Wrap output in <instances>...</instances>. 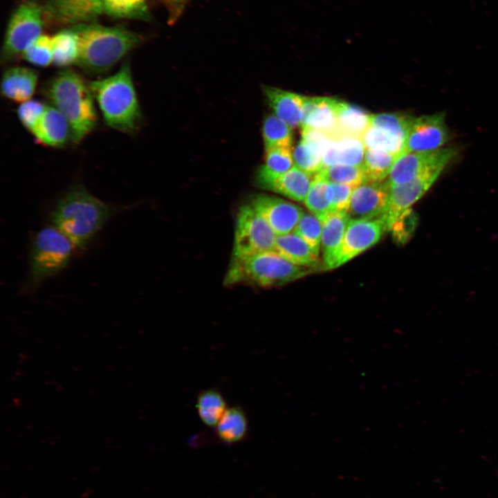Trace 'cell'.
I'll return each instance as SVG.
<instances>
[{
	"mask_svg": "<svg viewBox=\"0 0 498 498\" xmlns=\"http://www.w3.org/2000/svg\"><path fill=\"white\" fill-rule=\"evenodd\" d=\"M414 117L402 113L372 115L371 124L384 128L407 141Z\"/></svg>",
	"mask_w": 498,
	"mask_h": 498,
	"instance_id": "d590c367",
	"label": "cell"
},
{
	"mask_svg": "<svg viewBox=\"0 0 498 498\" xmlns=\"http://www.w3.org/2000/svg\"><path fill=\"white\" fill-rule=\"evenodd\" d=\"M169 13V22L173 24L182 15L190 0H163Z\"/></svg>",
	"mask_w": 498,
	"mask_h": 498,
	"instance_id": "b9f144b4",
	"label": "cell"
},
{
	"mask_svg": "<svg viewBox=\"0 0 498 498\" xmlns=\"http://www.w3.org/2000/svg\"><path fill=\"white\" fill-rule=\"evenodd\" d=\"M44 17L58 25L93 23L104 12L103 0H47Z\"/></svg>",
	"mask_w": 498,
	"mask_h": 498,
	"instance_id": "5bb4252c",
	"label": "cell"
},
{
	"mask_svg": "<svg viewBox=\"0 0 498 498\" xmlns=\"http://www.w3.org/2000/svg\"><path fill=\"white\" fill-rule=\"evenodd\" d=\"M88 82L105 123L123 133L133 132L141 113L129 62L107 77Z\"/></svg>",
	"mask_w": 498,
	"mask_h": 498,
	"instance_id": "277c9868",
	"label": "cell"
},
{
	"mask_svg": "<svg viewBox=\"0 0 498 498\" xmlns=\"http://www.w3.org/2000/svg\"><path fill=\"white\" fill-rule=\"evenodd\" d=\"M264 93L275 114L291 128L300 126L304 95L273 86H265Z\"/></svg>",
	"mask_w": 498,
	"mask_h": 498,
	"instance_id": "ffe728a7",
	"label": "cell"
},
{
	"mask_svg": "<svg viewBox=\"0 0 498 498\" xmlns=\"http://www.w3.org/2000/svg\"><path fill=\"white\" fill-rule=\"evenodd\" d=\"M416 222V216L410 208L396 217L389 226L387 231L391 232L396 243L403 244L414 232Z\"/></svg>",
	"mask_w": 498,
	"mask_h": 498,
	"instance_id": "f35d334b",
	"label": "cell"
},
{
	"mask_svg": "<svg viewBox=\"0 0 498 498\" xmlns=\"http://www.w3.org/2000/svg\"><path fill=\"white\" fill-rule=\"evenodd\" d=\"M366 149H377L389 151L397 156L406 151V141L391 131L371 124L362 138Z\"/></svg>",
	"mask_w": 498,
	"mask_h": 498,
	"instance_id": "f546056e",
	"label": "cell"
},
{
	"mask_svg": "<svg viewBox=\"0 0 498 498\" xmlns=\"http://www.w3.org/2000/svg\"><path fill=\"white\" fill-rule=\"evenodd\" d=\"M196 409L200 420L205 425L215 427L228 407L221 393L214 388H210L198 394Z\"/></svg>",
	"mask_w": 498,
	"mask_h": 498,
	"instance_id": "f1b7e54d",
	"label": "cell"
},
{
	"mask_svg": "<svg viewBox=\"0 0 498 498\" xmlns=\"http://www.w3.org/2000/svg\"><path fill=\"white\" fill-rule=\"evenodd\" d=\"M73 246L53 225L39 230L30 245L28 273L24 289L33 292L45 280L63 270L71 259Z\"/></svg>",
	"mask_w": 498,
	"mask_h": 498,
	"instance_id": "8992f818",
	"label": "cell"
},
{
	"mask_svg": "<svg viewBox=\"0 0 498 498\" xmlns=\"http://www.w3.org/2000/svg\"><path fill=\"white\" fill-rule=\"evenodd\" d=\"M350 219L346 212L332 211L320 221L321 247L325 270L335 268L337 256Z\"/></svg>",
	"mask_w": 498,
	"mask_h": 498,
	"instance_id": "e0dca14e",
	"label": "cell"
},
{
	"mask_svg": "<svg viewBox=\"0 0 498 498\" xmlns=\"http://www.w3.org/2000/svg\"><path fill=\"white\" fill-rule=\"evenodd\" d=\"M47 106L37 100H28L17 108V116L22 125L33 133Z\"/></svg>",
	"mask_w": 498,
	"mask_h": 498,
	"instance_id": "ab89813d",
	"label": "cell"
},
{
	"mask_svg": "<svg viewBox=\"0 0 498 498\" xmlns=\"http://www.w3.org/2000/svg\"><path fill=\"white\" fill-rule=\"evenodd\" d=\"M330 183L333 190L332 210L347 212L354 187L345 184Z\"/></svg>",
	"mask_w": 498,
	"mask_h": 498,
	"instance_id": "60d3db41",
	"label": "cell"
},
{
	"mask_svg": "<svg viewBox=\"0 0 498 498\" xmlns=\"http://www.w3.org/2000/svg\"><path fill=\"white\" fill-rule=\"evenodd\" d=\"M333 190L330 181L320 172L313 176L304 201L311 214L320 221L332 212Z\"/></svg>",
	"mask_w": 498,
	"mask_h": 498,
	"instance_id": "484cf974",
	"label": "cell"
},
{
	"mask_svg": "<svg viewBox=\"0 0 498 498\" xmlns=\"http://www.w3.org/2000/svg\"><path fill=\"white\" fill-rule=\"evenodd\" d=\"M338 99L328 97H304L300 127L325 132L330 136L337 130Z\"/></svg>",
	"mask_w": 498,
	"mask_h": 498,
	"instance_id": "2e32d148",
	"label": "cell"
},
{
	"mask_svg": "<svg viewBox=\"0 0 498 498\" xmlns=\"http://www.w3.org/2000/svg\"><path fill=\"white\" fill-rule=\"evenodd\" d=\"M385 231L380 218L350 219L337 256L335 268L375 245Z\"/></svg>",
	"mask_w": 498,
	"mask_h": 498,
	"instance_id": "30bf717a",
	"label": "cell"
},
{
	"mask_svg": "<svg viewBox=\"0 0 498 498\" xmlns=\"http://www.w3.org/2000/svg\"><path fill=\"white\" fill-rule=\"evenodd\" d=\"M43 94L68 120L71 140L77 143L95 127L98 116L94 97L82 77L71 69H64L43 87Z\"/></svg>",
	"mask_w": 498,
	"mask_h": 498,
	"instance_id": "7a4b0ae2",
	"label": "cell"
},
{
	"mask_svg": "<svg viewBox=\"0 0 498 498\" xmlns=\"http://www.w3.org/2000/svg\"><path fill=\"white\" fill-rule=\"evenodd\" d=\"M399 156L389 151L366 149L362 162L365 181L382 183Z\"/></svg>",
	"mask_w": 498,
	"mask_h": 498,
	"instance_id": "83f0119b",
	"label": "cell"
},
{
	"mask_svg": "<svg viewBox=\"0 0 498 498\" xmlns=\"http://www.w3.org/2000/svg\"><path fill=\"white\" fill-rule=\"evenodd\" d=\"M44 8L36 1L21 2L8 21L1 49V61L8 63L22 55L40 35L44 25Z\"/></svg>",
	"mask_w": 498,
	"mask_h": 498,
	"instance_id": "52a82bcc",
	"label": "cell"
},
{
	"mask_svg": "<svg viewBox=\"0 0 498 498\" xmlns=\"http://www.w3.org/2000/svg\"><path fill=\"white\" fill-rule=\"evenodd\" d=\"M250 204L277 236L293 232L303 210L286 200L266 194L255 196Z\"/></svg>",
	"mask_w": 498,
	"mask_h": 498,
	"instance_id": "7c38bea8",
	"label": "cell"
},
{
	"mask_svg": "<svg viewBox=\"0 0 498 498\" xmlns=\"http://www.w3.org/2000/svg\"><path fill=\"white\" fill-rule=\"evenodd\" d=\"M214 428L216 436L222 443L232 444L242 441L248 430L245 411L239 406L228 407Z\"/></svg>",
	"mask_w": 498,
	"mask_h": 498,
	"instance_id": "d4e9b609",
	"label": "cell"
},
{
	"mask_svg": "<svg viewBox=\"0 0 498 498\" xmlns=\"http://www.w3.org/2000/svg\"><path fill=\"white\" fill-rule=\"evenodd\" d=\"M124 209V205L98 199L82 185L77 184L57 199L50 219L75 246L83 249L110 219Z\"/></svg>",
	"mask_w": 498,
	"mask_h": 498,
	"instance_id": "6da1fadb",
	"label": "cell"
},
{
	"mask_svg": "<svg viewBox=\"0 0 498 498\" xmlns=\"http://www.w3.org/2000/svg\"><path fill=\"white\" fill-rule=\"evenodd\" d=\"M53 63L59 67L77 64L80 55V38L73 27L52 37Z\"/></svg>",
	"mask_w": 498,
	"mask_h": 498,
	"instance_id": "4316f807",
	"label": "cell"
},
{
	"mask_svg": "<svg viewBox=\"0 0 498 498\" xmlns=\"http://www.w3.org/2000/svg\"><path fill=\"white\" fill-rule=\"evenodd\" d=\"M293 232L305 241L313 250L319 255L322 223L311 213L304 212L298 221Z\"/></svg>",
	"mask_w": 498,
	"mask_h": 498,
	"instance_id": "e575fe53",
	"label": "cell"
},
{
	"mask_svg": "<svg viewBox=\"0 0 498 498\" xmlns=\"http://www.w3.org/2000/svg\"><path fill=\"white\" fill-rule=\"evenodd\" d=\"M294 166L291 148L273 147L266 149L265 163L258 169L256 183L259 187L267 190L279 176Z\"/></svg>",
	"mask_w": 498,
	"mask_h": 498,
	"instance_id": "7402d4cb",
	"label": "cell"
},
{
	"mask_svg": "<svg viewBox=\"0 0 498 498\" xmlns=\"http://www.w3.org/2000/svg\"><path fill=\"white\" fill-rule=\"evenodd\" d=\"M37 80L38 75L33 68L20 66L8 68L1 78V94L10 100L24 102L30 100Z\"/></svg>",
	"mask_w": 498,
	"mask_h": 498,
	"instance_id": "ac0fdd59",
	"label": "cell"
},
{
	"mask_svg": "<svg viewBox=\"0 0 498 498\" xmlns=\"http://www.w3.org/2000/svg\"><path fill=\"white\" fill-rule=\"evenodd\" d=\"M295 166L314 176L323 168L321 153L313 145L301 140L293 153Z\"/></svg>",
	"mask_w": 498,
	"mask_h": 498,
	"instance_id": "836d02e7",
	"label": "cell"
},
{
	"mask_svg": "<svg viewBox=\"0 0 498 498\" xmlns=\"http://www.w3.org/2000/svg\"><path fill=\"white\" fill-rule=\"evenodd\" d=\"M73 28L80 38L76 64L91 74L110 71L141 42L139 35L123 27L89 23Z\"/></svg>",
	"mask_w": 498,
	"mask_h": 498,
	"instance_id": "3957f363",
	"label": "cell"
},
{
	"mask_svg": "<svg viewBox=\"0 0 498 498\" xmlns=\"http://www.w3.org/2000/svg\"><path fill=\"white\" fill-rule=\"evenodd\" d=\"M331 182L356 187L365 181L362 165H334L320 171Z\"/></svg>",
	"mask_w": 498,
	"mask_h": 498,
	"instance_id": "8d00e7d4",
	"label": "cell"
},
{
	"mask_svg": "<svg viewBox=\"0 0 498 498\" xmlns=\"http://www.w3.org/2000/svg\"><path fill=\"white\" fill-rule=\"evenodd\" d=\"M276 237L251 205H244L239 208L237 215L232 258H245L274 250Z\"/></svg>",
	"mask_w": 498,
	"mask_h": 498,
	"instance_id": "ba28073f",
	"label": "cell"
},
{
	"mask_svg": "<svg viewBox=\"0 0 498 498\" xmlns=\"http://www.w3.org/2000/svg\"><path fill=\"white\" fill-rule=\"evenodd\" d=\"M33 135L38 142L53 147H63L71 140L68 120L53 106H47Z\"/></svg>",
	"mask_w": 498,
	"mask_h": 498,
	"instance_id": "d6986e66",
	"label": "cell"
},
{
	"mask_svg": "<svg viewBox=\"0 0 498 498\" xmlns=\"http://www.w3.org/2000/svg\"><path fill=\"white\" fill-rule=\"evenodd\" d=\"M389 199L385 182L365 181L354 188L347 213L351 219L381 218L387 210Z\"/></svg>",
	"mask_w": 498,
	"mask_h": 498,
	"instance_id": "9a60e30c",
	"label": "cell"
},
{
	"mask_svg": "<svg viewBox=\"0 0 498 498\" xmlns=\"http://www.w3.org/2000/svg\"><path fill=\"white\" fill-rule=\"evenodd\" d=\"M262 136L266 149L273 147L292 148V128L275 114L269 115L264 119Z\"/></svg>",
	"mask_w": 498,
	"mask_h": 498,
	"instance_id": "4dcf8cb0",
	"label": "cell"
},
{
	"mask_svg": "<svg viewBox=\"0 0 498 498\" xmlns=\"http://www.w3.org/2000/svg\"><path fill=\"white\" fill-rule=\"evenodd\" d=\"M333 138L335 140L336 165H362L365 147L361 138L345 134Z\"/></svg>",
	"mask_w": 498,
	"mask_h": 498,
	"instance_id": "1f68e13d",
	"label": "cell"
},
{
	"mask_svg": "<svg viewBox=\"0 0 498 498\" xmlns=\"http://www.w3.org/2000/svg\"><path fill=\"white\" fill-rule=\"evenodd\" d=\"M456 154L454 147L424 152H405L396 160L385 183L388 186L404 184L433 169H445Z\"/></svg>",
	"mask_w": 498,
	"mask_h": 498,
	"instance_id": "9c48e42d",
	"label": "cell"
},
{
	"mask_svg": "<svg viewBox=\"0 0 498 498\" xmlns=\"http://www.w3.org/2000/svg\"><path fill=\"white\" fill-rule=\"evenodd\" d=\"M337 133L362 138L371 125L372 115L360 107L338 100L336 106Z\"/></svg>",
	"mask_w": 498,
	"mask_h": 498,
	"instance_id": "603a6c76",
	"label": "cell"
},
{
	"mask_svg": "<svg viewBox=\"0 0 498 498\" xmlns=\"http://www.w3.org/2000/svg\"><path fill=\"white\" fill-rule=\"evenodd\" d=\"M21 57L34 66H48L53 63L52 37L40 35L26 48Z\"/></svg>",
	"mask_w": 498,
	"mask_h": 498,
	"instance_id": "74e56055",
	"label": "cell"
},
{
	"mask_svg": "<svg viewBox=\"0 0 498 498\" xmlns=\"http://www.w3.org/2000/svg\"><path fill=\"white\" fill-rule=\"evenodd\" d=\"M449 139L443 113L414 118L406 141L405 152H424L440 149Z\"/></svg>",
	"mask_w": 498,
	"mask_h": 498,
	"instance_id": "4fadbf2b",
	"label": "cell"
},
{
	"mask_svg": "<svg viewBox=\"0 0 498 498\" xmlns=\"http://www.w3.org/2000/svg\"><path fill=\"white\" fill-rule=\"evenodd\" d=\"M274 251L290 262L304 267H317L319 255L293 232L276 237Z\"/></svg>",
	"mask_w": 498,
	"mask_h": 498,
	"instance_id": "44dd1931",
	"label": "cell"
},
{
	"mask_svg": "<svg viewBox=\"0 0 498 498\" xmlns=\"http://www.w3.org/2000/svg\"><path fill=\"white\" fill-rule=\"evenodd\" d=\"M443 169V168L433 169L410 182L391 186L387 185L389 192V205L385 214L380 218L386 231L396 217L410 209L411 206L425 194Z\"/></svg>",
	"mask_w": 498,
	"mask_h": 498,
	"instance_id": "8fae6325",
	"label": "cell"
},
{
	"mask_svg": "<svg viewBox=\"0 0 498 498\" xmlns=\"http://www.w3.org/2000/svg\"><path fill=\"white\" fill-rule=\"evenodd\" d=\"M104 10L115 18L145 19L148 17L146 0H103Z\"/></svg>",
	"mask_w": 498,
	"mask_h": 498,
	"instance_id": "d6a6232c",
	"label": "cell"
},
{
	"mask_svg": "<svg viewBox=\"0 0 498 498\" xmlns=\"http://www.w3.org/2000/svg\"><path fill=\"white\" fill-rule=\"evenodd\" d=\"M313 176L296 166L276 178L267 190L280 194L290 199L304 201L311 187Z\"/></svg>",
	"mask_w": 498,
	"mask_h": 498,
	"instance_id": "cb8c5ba5",
	"label": "cell"
},
{
	"mask_svg": "<svg viewBox=\"0 0 498 498\" xmlns=\"http://www.w3.org/2000/svg\"><path fill=\"white\" fill-rule=\"evenodd\" d=\"M312 271L290 262L274 250L265 251L245 258H232L224 284L274 287L299 279Z\"/></svg>",
	"mask_w": 498,
	"mask_h": 498,
	"instance_id": "5b68a950",
	"label": "cell"
}]
</instances>
